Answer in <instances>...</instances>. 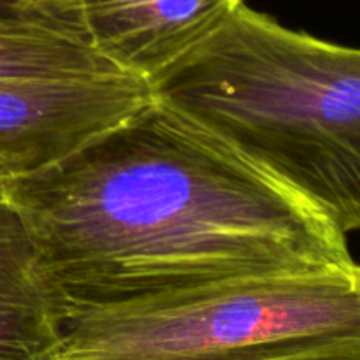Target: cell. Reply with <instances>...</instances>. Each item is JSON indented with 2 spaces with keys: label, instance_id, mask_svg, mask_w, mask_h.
Returning a JSON list of instances; mask_svg holds the SVG:
<instances>
[{
  "label": "cell",
  "instance_id": "5",
  "mask_svg": "<svg viewBox=\"0 0 360 360\" xmlns=\"http://www.w3.org/2000/svg\"><path fill=\"white\" fill-rule=\"evenodd\" d=\"M243 0H83L91 46L127 76L151 83L206 41Z\"/></svg>",
  "mask_w": 360,
  "mask_h": 360
},
{
  "label": "cell",
  "instance_id": "4",
  "mask_svg": "<svg viewBox=\"0 0 360 360\" xmlns=\"http://www.w3.org/2000/svg\"><path fill=\"white\" fill-rule=\"evenodd\" d=\"M134 76L0 83V171L28 174L63 158L146 104Z\"/></svg>",
  "mask_w": 360,
  "mask_h": 360
},
{
  "label": "cell",
  "instance_id": "6",
  "mask_svg": "<svg viewBox=\"0 0 360 360\" xmlns=\"http://www.w3.org/2000/svg\"><path fill=\"white\" fill-rule=\"evenodd\" d=\"M65 311L39 274L34 246L0 181V360H48Z\"/></svg>",
  "mask_w": 360,
  "mask_h": 360
},
{
  "label": "cell",
  "instance_id": "2",
  "mask_svg": "<svg viewBox=\"0 0 360 360\" xmlns=\"http://www.w3.org/2000/svg\"><path fill=\"white\" fill-rule=\"evenodd\" d=\"M151 95L360 232V48L239 6Z\"/></svg>",
  "mask_w": 360,
  "mask_h": 360
},
{
  "label": "cell",
  "instance_id": "3",
  "mask_svg": "<svg viewBox=\"0 0 360 360\" xmlns=\"http://www.w3.org/2000/svg\"><path fill=\"white\" fill-rule=\"evenodd\" d=\"M360 347V264L67 311L48 360H271Z\"/></svg>",
  "mask_w": 360,
  "mask_h": 360
},
{
  "label": "cell",
  "instance_id": "9",
  "mask_svg": "<svg viewBox=\"0 0 360 360\" xmlns=\"http://www.w3.org/2000/svg\"><path fill=\"white\" fill-rule=\"evenodd\" d=\"M6 174H4V172L2 171H0V181H6Z\"/></svg>",
  "mask_w": 360,
  "mask_h": 360
},
{
  "label": "cell",
  "instance_id": "1",
  "mask_svg": "<svg viewBox=\"0 0 360 360\" xmlns=\"http://www.w3.org/2000/svg\"><path fill=\"white\" fill-rule=\"evenodd\" d=\"M4 188L65 315L231 278L357 264L347 234L304 197L153 95Z\"/></svg>",
  "mask_w": 360,
  "mask_h": 360
},
{
  "label": "cell",
  "instance_id": "8",
  "mask_svg": "<svg viewBox=\"0 0 360 360\" xmlns=\"http://www.w3.org/2000/svg\"><path fill=\"white\" fill-rule=\"evenodd\" d=\"M271 360H360V347L323 348V350L302 352V354L287 355Z\"/></svg>",
  "mask_w": 360,
  "mask_h": 360
},
{
  "label": "cell",
  "instance_id": "7",
  "mask_svg": "<svg viewBox=\"0 0 360 360\" xmlns=\"http://www.w3.org/2000/svg\"><path fill=\"white\" fill-rule=\"evenodd\" d=\"M122 74L86 37L34 21L0 18V83L94 79Z\"/></svg>",
  "mask_w": 360,
  "mask_h": 360
}]
</instances>
